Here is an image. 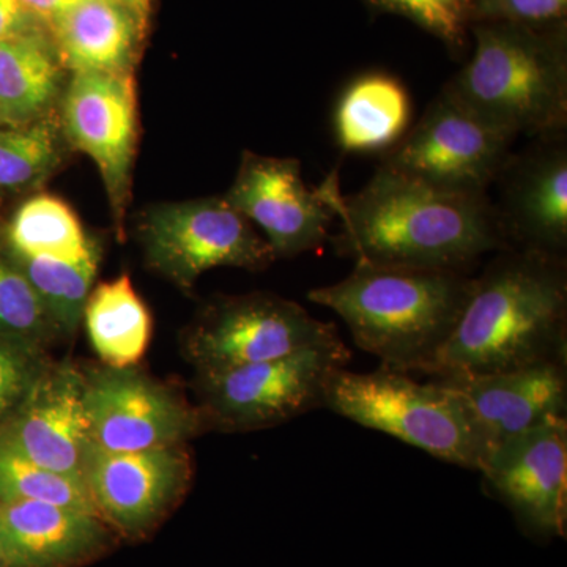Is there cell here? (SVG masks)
Returning a JSON list of instances; mask_svg holds the SVG:
<instances>
[{
	"label": "cell",
	"mask_w": 567,
	"mask_h": 567,
	"mask_svg": "<svg viewBox=\"0 0 567 567\" xmlns=\"http://www.w3.org/2000/svg\"><path fill=\"white\" fill-rule=\"evenodd\" d=\"M320 188L341 223L336 248L354 264L466 271L509 248L487 194L442 192L383 166L350 196L336 174Z\"/></svg>",
	"instance_id": "obj_1"
},
{
	"label": "cell",
	"mask_w": 567,
	"mask_h": 567,
	"mask_svg": "<svg viewBox=\"0 0 567 567\" xmlns=\"http://www.w3.org/2000/svg\"><path fill=\"white\" fill-rule=\"evenodd\" d=\"M566 360V259L507 248L475 278L456 328L424 375L465 379Z\"/></svg>",
	"instance_id": "obj_2"
},
{
	"label": "cell",
	"mask_w": 567,
	"mask_h": 567,
	"mask_svg": "<svg viewBox=\"0 0 567 567\" xmlns=\"http://www.w3.org/2000/svg\"><path fill=\"white\" fill-rule=\"evenodd\" d=\"M473 286L466 271L357 262L342 281L309 290L308 298L341 317L354 344L385 368L424 374L456 328Z\"/></svg>",
	"instance_id": "obj_3"
},
{
	"label": "cell",
	"mask_w": 567,
	"mask_h": 567,
	"mask_svg": "<svg viewBox=\"0 0 567 567\" xmlns=\"http://www.w3.org/2000/svg\"><path fill=\"white\" fill-rule=\"evenodd\" d=\"M475 52L445 89L484 121L518 136L565 133V29L473 22Z\"/></svg>",
	"instance_id": "obj_4"
},
{
	"label": "cell",
	"mask_w": 567,
	"mask_h": 567,
	"mask_svg": "<svg viewBox=\"0 0 567 567\" xmlns=\"http://www.w3.org/2000/svg\"><path fill=\"white\" fill-rule=\"evenodd\" d=\"M323 406L447 464L480 472L486 461L465 406L439 380L420 383L385 365L374 372L339 368L328 379Z\"/></svg>",
	"instance_id": "obj_5"
},
{
	"label": "cell",
	"mask_w": 567,
	"mask_h": 567,
	"mask_svg": "<svg viewBox=\"0 0 567 567\" xmlns=\"http://www.w3.org/2000/svg\"><path fill=\"white\" fill-rule=\"evenodd\" d=\"M352 353L344 342L223 369L197 372L205 425L227 432L275 427L324 404L327 382L347 368Z\"/></svg>",
	"instance_id": "obj_6"
},
{
	"label": "cell",
	"mask_w": 567,
	"mask_h": 567,
	"mask_svg": "<svg viewBox=\"0 0 567 567\" xmlns=\"http://www.w3.org/2000/svg\"><path fill=\"white\" fill-rule=\"evenodd\" d=\"M140 238L148 267L183 290L213 268L260 271L276 260L262 235L224 196L153 205L142 215Z\"/></svg>",
	"instance_id": "obj_7"
},
{
	"label": "cell",
	"mask_w": 567,
	"mask_h": 567,
	"mask_svg": "<svg viewBox=\"0 0 567 567\" xmlns=\"http://www.w3.org/2000/svg\"><path fill=\"white\" fill-rule=\"evenodd\" d=\"M514 141L443 89L380 166L442 192L487 194Z\"/></svg>",
	"instance_id": "obj_8"
},
{
	"label": "cell",
	"mask_w": 567,
	"mask_h": 567,
	"mask_svg": "<svg viewBox=\"0 0 567 567\" xmlns=\"http://www.w3.org/2000/svg\"><path fill=\"white\" fill-rule=\"evenodd\" d=\"M339 341L336 324L315 319L303 306L249 293L208 305L186 333L183 352L197 372H215Z\"/></svg>",
	"instance_id": "obj_9"
},
{
	"label": "cell",
	"mask_w": 567,
	"mask_h": 567,
	"mask_svg": "<svg viewBox=\"0 0 567 567\" xmlns=\"http://www.w3.org/2000/svg\"><path fill=\"white\" fill-rule=\"evenodd\" d=\"M81 475L104 524L126 539H142L188 491L193 464L182 445L110 451L89 440Z\"/></svg>",
	"instance_id": "obj_10"
},
{
	"label": "cell",
	"mask_w": 567,
	"mask_h": 567,
	"mask_svg": "<svg viewBox=\"0 0 567 567\" xmlns=\"http://www.w3.org/2000/svg\"><path fill=\"white\" fill-rule=\"evenodd\" d=\"M89 440L110 451L183 445L205 427L200 410L136 368L84 374Z\"/></svg>",
	"instance_id": "obj_11"
},
{
	"label": "cell",
	"mask_w": 567,
	"mask_h": 567,
	"mask_svg": "<svg viewBox=\"0 0 567 567\" xmlns=\"http://www.w3.org/2000/svg\"><path fill=\"white\" fill-rule=\"evenodd\" d=\"M59 121L63 137L99 167L122 234L140 132L133 73L71 74Z\"/></svg>",
	"instance_id": "obj_12"
},
{
	"label": "cell",
	"mask_w": 567,
	"mask_h": 567,
	"mask_svg": "<svg viewBox=\"0 0 567 567\" xmlns=\"http://www.w3.org/2000/svg\"><path fill=\"white\" fill-rule=\"evenodd\" d=\"M480 472L524 533L543 540L566 536V416L550 417L496 446Z\"/></svg>",
	"instance_id": "obj_13"
},
{
	"label": "cell",
	"mask_w": 567,
	"mask_h": 567,
	"mask_svg": "<svg viewBox=\"0 0 567 567\" xmlns=\"http://www.w3.org/2000/svg\"><path fill=\"white\" fill-rule=\"evenodd\" d=\"M224 197L262 230L276 259L319 249L334 219L322 188L306 185L301 164L293 158L245 152Z\"/></svg>",
	"instance_id": "obj_14"
},
{
	"label": "cell",
	"mask_w": 567,
	"mask_h": 567,
	"mask_svg": "<svg viewBox=\"0 0 567 567\" xmlns=\"http://www.w3.org/2000/svg\"><path fill=\"white\" fill-rule=\"evenodd\" d=\"M499 227L509 248L565 259L567 249L566 132L536 137L511 155L498 178Z\"/></svg>",
	"instance_id": "obj_15"
},
{
	"label": "cell",
	"mask_w": 567,
	"mask_h": 567,
	"mask_svg": "<svg viewBox=\"0 0 567 567\" xmlns=\"http://www.w3.org/2000/svg\"><path fill=\"white\" fill-rule=\"evenodd\" d=\"M439 382L453 390L465 406L486 458L513 436L550 417L566 416V361Z\"/></svg>",
	"instance_id": "obj_16"
},
{
	"label": "cell",
	"mask_w": 567,
	"mask_h": 567,
	"mask_svg": "<svg viewBox=\"0 0 567 567\" xmlns=\"http://www.w3.org/2000/svg\"><path fill=\"white\" fill-rule=\"evenodd\" d=\"M0 436L37 464L82 480L89 442L84 406V372L63 361L51 363Z\"/></svg>",
	"instance_id": "obj_17"
},
{
	"label": "cell",
	"mask_w": 567,
	"mask_h": 567,
	"mask_svg": "<svg viewBox=\"0 0 567 567\" xmlns=\"http://www.w3.org/2000/svg\"><path fill=\"white\" fill-rule=\"evenodd\" d=\"M114 544L95 514L43 502L0 503V555L6 567H84Z\"/></svg>",
	"instance_id": "obj_18"
},
{
	"label": "cell",
	"mask_w": 567,
	"mask_h": 567,
	"mask_svg": "<svg viewBox=\"0 0 567 567\" xmlns=\"http://www.w3.org/2000/svg\"><path fill=\"white\" fill-rule=\"evenodd\" d=\"M147 22L111 0H84L48 29L71 73L132 74Z\"/></svg>",
	"instance_id": "obj_19"
},
{
	"label": "cell",
	"mask_w": 567,
	"mask_h": 567,
	"mask_svg": "<svg viewBox=\"0 0 567 567\" xmlns=\"http://www.w3.org/2000/svg\"><path fill=\"white\" fill-rule=\"evenodd\" d=\"M412 99L404 82L385 71H369L347 84L333 112L338 147L346 153H385L404 137Z\"/></svg>",
	"instance_id": "obj_20"
},
{
	"label": "cell",
	"mask_w": 567,
	"mask_h": 567,
	"mask_svg": "<svg viewBox=\"0 0 567 567\" xmlns=\"http://www.w3.org/2000/svg\"><path fill=\"white\" fill-rule=\"evenodd\" d=\"M63 71L44 29L0 40V125H24L50 114L62 95Z\"/></svg>",
	"instance_id": "obj_21"
},
{
	"label": "cell",
	"mask_w": 567,
	"mask_h": 567,
	"mask_svg": "<svg viewBox=\"0 0 567 567\" xmlns=\"http://www.w3.org/2000/svg\"><path fill=\"white\" fill-rule=\"evenodd\" d=\"M82 319L104 365L125 369L141 363L152 341L153 319L128 275L99 284Z\"/></svg>",
	"instance_id": "obj_22"
},
{
	"label": "cell",
	"mask_w": 567,
	"mask_h": 567,
	"mask_svg": "<svg viewBox=\"0 0 567 567\" xmlns=\"http://www.w3.org/2000/svg\"><path fill=\"white\" fill-rule=\"evenodd\" d=\"M7 251L20 256L80 259L95 248L76 212L61 197L40 193L18 207L7 227Z\"/></svg>",
	"instance_id": "obj_23"
},
{
	"label": "cell",
	"mask_w": 567,
	"mask_h": 567,
	"mask_svg": "<svg viewBox=\"0 0 567 567\" xmlns=\"http://www.w3.org/2000/svg\"><path fill=\"white\" fill-rule=\"evenodd\" d=\"M7 256L31 282L59 334H74L80 327L102 260L100 245L80 259L73 260L20 256L9 251Z\"/></svg>",
	"instance_id": "obj_24"
},
{
	"label": "cell",
	"mask_w": 567,
	"mask_h": 567,
	"mask_svg": "<svg viewBox=\"0 0 567 567\" xmlns=\"http://www.w3.org/2000/svg\"><path fill=\"white\" fill-rule=\"evenodd\" d=\"M62 137L54 111L24 125H0V196L43 185L62 163Z\"/></svg>",
	"instance_id": "obj_25"
},
{
	"label": "cell",
	"mask_w": 567,
	"mask_h": 567,
	"mask_svg": "<svg viewBox=\"0 0 567 567\" xmlns=\"http://www.w3.org/2000/svg\"><path fill=\"white\" fill-rule=\"evenodd\" d=\"M13 502L51 503L99 516L84 481L44 468L0 436V503Z\"/></svg>",
	"instance_id": "obj_26"
},
{
	"label": "cell",
	"mask_w": 567,
	"mask_h": 567,
	"mask_svg": "<svg viewBox=\"0 0 567 567\" xmlns=\"http://www.w3.org/2000/svg\"><path fill=\"white\" fill-rule=\"evenodd\" d=\"M0 336L43 346L61 336L31 282L7 254H0Z\"/></svg>",
	"instance_id": "obj_27"
},
{
	"label": "cell",
	"mask_w": 567,
	"mask_h": 567,
	"mask_svg": "<svg viewBox=\"0 0 567 567\" xmlns=\"http://www.w3.org/2000/svg\"><path fill=\"white\" fill-rule=\"evenodd\" d=\"M43 344L17 336H0V425L7 423L48 371Z\"/></svg>",
	"instance_id": "obj_28"
},
{
	"label": "cell",
	"mask_w": 567,
	"mask_h": 567,
	"mask_svg": "<svg viewBox=\"0 0 567 567\" xmlns=\"http://www.w3.org/2000/svg\"><path fill=\"white\" fill-rule=\"evenodd\" d=\"M375 9L399 14L415 22L425 32L453 50L464 47L470 24V6L465 0H365Z\"/></svg>",
	"instance_id": "obj_29"
},
{
	"label": "cell",
	"mask_w": 567,
	"mask_h": 567,
	"mask_svg": "<svg viewBox=\"0 0 567 567\" xmlns=\"http://www.w3.org/2000/svg\"><path fill=\"white\" fill-rule=\"evenodd\" d=\"M567 0H473L470 24L473 22H518L547 25L561 21Z\"/></svg>",
	"instance_id": "obj_30"
},
{
	"label": "cell",
	"mask_w": 567,
	"mask_h": 567,
	"mask_svg": "<svg viewBox=\"0 0 567 567\" xmlns=\"http://www.w3.org/2000/svg\"><path fill=\"white\" fill-rule=\"evenodd\" d=\"M84 0H18L22 13L37 28L48 29Z\"/></svg>",
	"instance_id": "obj_31"
},
{
	"label": "cell",
	"mask_w": 567,
	"mask_h": 567,
	"mask_svg": "<svg viewBox=\"0 0 567 567\" xmlns=\"http://www.w3.org/2000/svg\"><path fill=\"white\" fill-rule=\"evenodd\" d=\"M37 28L22 13L18 0H0V40Z\"/></svg>",
	"instance_id": "obj_32"
},
{
	"label": "cell",
	"mask_w": 567,
	"mask_h": 567,
	"mask_svg": "<svg viewBox=\"0 0 567 567\" xmlns=\"http://www.w3.org/2000/svg\"><path fill=\"white\" fill-rule=\"evenodd\" d=\"M111 2L118 3L125 9L132 10L137 18L147 22L151 20L153 0H111Z\"/></svg>",
	"instance_id": "obj_33"
},
{
	"label": "cell",
	"mask_w": 567,
	"mask_h": 567,
	"mask_svg": "<svg viewBox=\"0 0 567 567\" xmlns=\"http://www.w3.org/2000/svg\"><path fill=\"white\" fill-rule=\"evenodd\" d=\"M0 567H6V563H3L2 555H0Z\"/></svg>",
	"instance_id": "obj_34"
},
{
	"label": "cell",
	"mask_w": 567,
	"mask_h": 567,
	"mask_svg": "<svg viewBox=\"0 0 567 567\" xmlns=\"http://www.w3.org/2000/svg\"><path fill=\"white\" fill-rule=\"evenodd\" d=\"M466 3H468L470 7H472L473 0H465Z\"/></svg>",
	"instance_id": "obj_35"
}]
</instances>
